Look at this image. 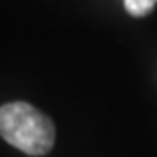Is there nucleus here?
<instances>
[{
	"label": "nucleus",
	"mask_w": 157,
	"mask_h": 157,
	"mask_svg": "<svg viewBox=\"0 0 157 157\" xmlns=\"http://www.w3.org/2000/svg\"><path fill=\"white\" fill-rule=\"evenodd\" d=\"M123 4L132 17H144L153 10L157 0H123Z\"/></svg>",
	"instance_id": "nucleus-2"
},
{
	"label": "nucleus",
	"mask_w": 157,
	"mask_h": 157,
	"mask_svg": "<svg viewBox=\"0 0 157 157\" xmlns=\"http://www.w3.org/2000/svg\"><path fill=\"white\" fill-rule=\"evenodd\" d=\"M0 136L27 155H46L55 144V125L29 102L0 106Z\"/></svg>",
	"instance_id": "nucleus-1"
}]
</instances>
